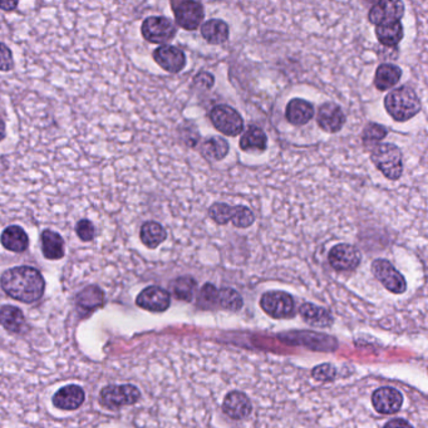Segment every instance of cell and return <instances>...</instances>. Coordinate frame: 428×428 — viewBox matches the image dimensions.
Segmentation results:
<instances>
[{
  "label": "cell",
  "instance_id": "8fae6325",
  "mask_svg": "<svg viewBox=\"0 0 428 428\" xmlns=\"http://www.w3.org/2000/svg\"><path fill=\"white\" fill-rule=\"evenodd\" d=\"M173 14L176 18V22L181 28L186 30H195L204 20V6L197 1H177L172 3Z\"/></svg>",
  "mask_w": 428,
  "mask_h": 428
},
{
  "label": "cell",
  "instance_id": "f1b7e54d",
  "mask_svg": "<svg viewBox=\"0 0 428 428\" xmlns=\"http://www.w3.org/2000/svg\"><path fill=\"white\" fill-rule=\"evenodd\" d=\"M376 35H377L379 43L383 46H397L403 38V27L401 22L377 25Z\"/></svg>",
  "mask_w": 428,
  "mask_h": 428
},
{
  "label": "cell",
  "instance_id": "4fadbf2b",
  "mask_svg": "<svg viewBox=\"0 0 428 428\" xmlns=\"http://www.w3.org/2000/svg\"><path fill=\"white\" fill-rule=\"evenodd\" d=\"M136 304L145 310L162 313L170 307L171 297L169 291L162 289L160 286H149L138 294Z\"/></svg>",
  "mask_w": 428,
  "mask_h": 428
},
{
  "label": "cell",
  "instance_id": "e0dca14e",
  "mask_svg": "<svg viewBox=\"0 0 428 428\" xmlns=\"http://www.w3.org/2000/svg\"><path fill=\"white\" fill-rule=\"evenodd\" d=\"M223 410L233 420H244L252 413V401L245 393L233 391L225 397Z\"/></svg>",
  "mask_w": 428,
  "mask_h": 428
},
{
  "label": "cell",
  "instance_id": "30bf717a",
  "mask_svg": "<svg viewBox=\"0 0 428 428\" xmlns=\"http://www.w3.org/2000/svg\"><path fill=\"white\" fill-rule=\"evenodd\" d=\"M328 260L331 268L338 271H353L360 267L362 254L350 244H338L331 247Z\"/></svg>",
  "mask_w": 428,
  "mask_h": 428
},
{
  "label": "cell",
  "instance_id": "7c38bea8",
  "mask_svg": "<svg viewBox=\"0 0 428 428\" xmlns=\"http://www.w3.org/2000/svg\"><path fill=\"white\" fill-rule=\"evenodd\" d=\"M403 14H405V4L402 1L384 0L372 6L368 18L372 24L382 25V24L400 22Z\"/></svg>",
  "mask_w": 428,
  "mask_h": 428
},
{
  "label": "cell",
  "instance_id": "7a4b0ae2",
  "mask_svg": "<svg viewBox=\"0 0 428 428\" xmlns=\"http://www.w3.org/2000/svg\"><path fill=\"white\" fill-rule=\"evenodd\" d=\"M384 107L397 122L411 120L421 111V101L410 87H400L389 92L384 98Z\"/></svg>",
  "mask_w": 428,
  "mask_h": 428
},
{
  "label": "cell",
  "instance_id": "ba28073f",
  "mask_svg": "<svg viewBox=\"0 0 428 428\" xmlns=\"http://www.w3.org/2000/svg\"><path fill=\"white\" fill-rule=\"evenodd\" d=\"M372 273L387 291L393 294H402L407 289L405 276L401 274L389 260L384 259L374 260L372 263Z\"/></svg>",
  "mask_w": 428,
  "mask_h": 428
},
{
  "label": "cell",
  "instance_id": "44dd1931",
  "mask_svg": "<svg viewBox=\"0 0 428 428\" xmlns=\"http://www.w3.org/2000/svg\"><path fill=\"white\" fill-rule=\"evenodd\" d=\"M299 314L304 319V322H307L309 326H312L326 328V326H331L334 323V318L331 317V313L326 309L317 307L312 302L302 304L299 309Z\"/></svg>",
  "mask_w": 428,
  "mask_h": 428
},
{
  "label": "cell",
  "instance_id": "9c48e42d",
  "mask_svg": "<svg viewBox=\"0 0 428 428\" xmlns=\"http://www.w3.org/2000/svg\"><path fill=\"white\" fill-rule=\"evenodd\" d=\"M143 38L154 44H164L175 38L177 29L169 18L149 17L143 22Z\"/></svg>",
  "mask_w": 428,
  "mask_h": 428
},
{
  "label": "cell",
  "instance_id": "277c9868",
  "mask_svg": "<svg viewBox=\"0 0 428 428\" xmlns=\"http://www.w3.org/2000/svg\"><path fill=\"white\" fill-rule=\"evenodd\" d=\"M209 216L219 225H225L233 220L236 228H246L252 226L255 216L246 206H230L223 202H216L209 209Z\"/></svg>",
  "mask_w": 428,
  "mask_h": 428
},
{
  "label": "cell",
  "instance_id": "5bb4252c",
  "mask_svg": "<svg viewBox=\"0 0 428 428\" xmlns=\"http://www.w3.org/2000/svg\"><path fill=\"white\" fill-rule=\"evenodd\" d=\"M403 397L398 389L393 387H381L372 396V405L381 415H393L400 411Z\"/></svg>",
  "mask_w": 428,
  "mask_h": 428
},
{
  "label": "cell",
  "instance_id": "9a60e30c",
  "mask_svg": "<svg viewBox=\"0 0 428 428\" xmlns=\"http://www.w3.org/2000/svg\"><path fill=\"white\" fill-rule=\"evenodd\" d=\"M154 59L161 68L170 73H178L186 66L185 53L173 46H161L154 49Z\"/></svg>",
  "mask_w": 428,
  "mask_h": 428
},
{
  "label": "cell",
  "instance_id": "836d02e7",
  "mask_svg": "<svg viewBox=\"0 0 428 428\" xmlns=\"http://www.w3.org/2000/svg\"><path fill=\"white\" fill-rule=\"evenodd\" d=\"M313 377L318 381L322 382H326V381H333L336 376H337V371L336 368L331 365H317L313 372H312Z\"/></svg>",
  "mask_w": 428,
  "mask_h": 428
},
{
  "label": "cell",
  "instance_id": "8992f818",
  "mask_svg": "<svg viewBox=\"0 0 428 428\" xmlns=\"http://www.w3.org/2000/svg\"><path fill=\"white\" fill-rule=\"evenodd\" d=\"M210 120L212 125L216 127L217 131L226 136L235 137L244 130V121L238 111L226 104H219L210 112Z\"/></svg>",
  "mask_w": 428,
  "mask_h": 428
},
{
  "label": "cell",
  "instance_id": "74e56055",
  "mask_svg": "<svg viewBox=\"0 0 428 428\" xmlns=\"http://www.w3.org/2000/svg\"><path fill=\"white\" fill-rule=\"evenodd\" d=\"M384 428H413L412 427L411 423L407 422L405 420H402V418H396V420H392V421H389Z\"/></svg>",
  "mask_w": 428,
  "mask_h": 428
},
{
  "label": "cell",
  "instance_id": "2e32d148",
  "mask_svg": "<svg viewBox=\"0 0 428 428\" xmlns=\"http://www.w3.org/2000/svg\"><path fill=\"white\" fill-rule=\"evenodd\" d=\"M346 114L342 109L336 104V103L326 102L320 106L317 116V122L318 126L323 131L329 132V133H336L341 131L343 126L346 125Z\"/></svg>",
  "mask_w": 428,
  "mask_h": 428
},
{
  "label": "cell",
  "instance_id": "83f0119b",
  "mask_svg": "<svg viewBox=\"0 0 428 428\" xmlns=\"http://www.w3.org/2000/svg\"><path fill=\"white\" fill-rule=\"evenodd\" d=\"M140 238H141L143 245L147 246L149 249H156L165 241L167 233L160 224L149 221V223L143 224Z\"/></svg>",
  "mask_w": 428,
  "mask_h": 428
},
{
  "label": "cell",
  "instance_id": "f546056e",
  "mask_svg": "<svg viewBox=\"0 0 428 428\" xmlns=\"http://www.w3.org/2000/svg\"><path fill=\"white\" fill-rule=\"evenodd\" d=\"M228 152V143L223 137H210L201 145V154L209 161H221Z\"/></svg>",
  "mask_w": 428,
  "mask_h": 428
},
{
  "label": "cell",
  "instance_id": "52a82bcc",
  "mask_svg": "<svg viewBox=\"0 0 428 428\" xmlns=\"http://www.w3.org/2000/svg\"><path fill=\"white\" fill-rule=\"evenodd\" d=\"M260 305L267 314L276 319L291 318L295 313L294 299L286 291H273L265 293L260 300Z\"/></svg>",
  "mask_w": 428,
  "mask_h": 428
},
{
  "label": "cell",
  "instance_id": "f35d334b",
  "mask_svg": "<svg viewBox=\"0 0 428 428\" xmlns=\"http://www.w3.org/2000/svg\"><path fill=\"white\" fill-rule=\"evenodd\" d=\"M18 6V1H1L0 8L4 11H13Z\"/></svg>",
  "mask_w": 428,
  "mask_h": 428
},
{
  "label": "cell",
  "instance_id": "e575fe53",
  "mask_svg": "<svg viewBox=\"0 0 428 428\" xmlns=\"http://www.w3.org/2000/svg\"><path fill=\"white\" fill-rule=\"evenodd\" d=\"M75 233L78 235V238H80L82 241H91L93 238H94V234H96V230H94V226H93V224L90 221V220H80V223L77 224V226H75Z\"/></svg>",
  "mask_w": 428,
  "mask_h": 428
},
{
  "label": "cell",
  "instance_id": "7402d4cb",
  "mask_svg": "<svg viewBox=\"0 0 428 428\" xmlns=\"http://www.w3.org/2000/svg\"><path fill=\"white\" fill-rule=\"evenodd\" d=\"M77 308L82 310V314L87 315L101 308L104 304V294L102 289L96 286H87L77 297Z\"/></svg>",
  "mask_w": 428,
  "mask_h": 428
},
{
  "label": "cell",
  "instance_id": "d4e9b609",
  "mask_svg": "<svg viewBox=\"0 0 428 428\" xmlns=\"http://www.w3.org/2000/svg\"><path fill=\"white\" fill-rule=\"evenodd\" d=\"M402 71L394 64H381L376 71L374 86L378 91H389L400 82Z\"/></svg>",
  "mask_w": 428,
  "mask_h": 428
},
{
  "label": "cell",
  "instance_id": "4316f807",
  "mask_svg": "<svg viewBox=\"0 0 428 428\" xmlns=\"http://www.w3.org/2000/svg\"><path fill=\"white\" fill-rule=\"evenodd\" d=\"M268 147V137L260 127L250 126L240 138V149L244 151L257 149L263 152Z\"/></svg>",
  "mask_w": 428,
  "mask_h": 428
},
{
  "label": "cell",
  "instance_id": "ffe728a7",
  "mask_svg": "<svg viewBox=\"0 0 428 428\" xmlns=\"http://www.w3.org/2000/svg\"><path fill=\"white\" fill-rule=\"evenodd\" d=\"M0 243L9 252H23L28 249L29 238L23 228L17 225H13V226H8L1 233Z\"/></svg>",
  "mask_w": 428,
  "mask_h": 428
},
{
  "label": "cell",
  "instance_id": "1f68e13d",
  "mask_svg": "<svg viewBox=\"0 0 428 428\" xmlns=\"http://www.w3.org/2000/svg\"><path fill=\"white\" fill-rule=\"evenodd\" d=\"M215 304L223 307L224 309L231 310V312H238L243 308L244 300L238 291L231 288H224V289L217 291Z\"/></svg>",
  "mask_w": 428,
  "mask_h": 428
},
{
  "label": "cell",
  "instance_id": "4dcf8cb0",
  "mask_svg": "<svg viewBox=\"0 0 428 428\" xmlns=\"http://www.w3.org/2000/svg\"><path fill=\"white\" fill-rule=\"evenodd\" d=\"M197 288L196 280L190 276H181L173 280L171 284L172 294L175 298L183 300V302H191L194 299L195 291Z\"/></svg>",
  "mask_w": 428,
  "mask_h": 428
},
{
  "label": "cell",
  "instance_id": "d6a6232c",
  "mask_svg": "<svg viewBox=\"0 0 428 428\" xmlns=\"http://www.w3.org/2000/svg\"><path fill=\"white\" fill-rule=\"evenodd\" d=\"M389 135V130L378 123H368L363 131V142L365 146L378 142Z\"/></svg>",
  "mask_w": 428,
  "mask_h": 428
},
{
  "label": "cell",
  "instance_id": "603a6c76",
  "mask_svg": "<svg viewBox=\"0 0 428 428\" xmlns=\"http://www.w3.org/2000/svg\"><path fill=\"white\" fill-rule=\"evenodd\" d=\"M0 324L11 333H23L27 331V322L23 312L13 305H4L0 309Z\"/></svg>",
  "mask_w": 428,
  "mask_h": 428
},
{
  "label": "cell",
  "instance_id": "ac0fdd59",
  "mask_svg": "<svg viewBox=\"0 0 428 428\" xmlns=\"http://www.w3.org/2000/svg\"><path fill=\"white\" fill-rule=\"evenodd\" d=\"M85 391L80 386L71 384L59 389L57 393L53 396V405L61 410L72 411L80 408L85 402Z\"/></svg>",
  "mask_w": 428,
  "mask_h": 428
},
{
  "label": "cell",
  "instance_id": "5b68a950",
  "mask_svg": "<svg viewBox=\"0 0 428 428\" xmlns=\"http://www.w3.org/2000/svg\"><path fill=\"white\" fill-rule=\"evenodd\" d=\"M141 398V392L136 386L122 384L104 387L99 393V402L103 407L109 410H118L125 405L137 403Z\"/></svg>",
  "mask_w": 428,
  "mask_h": 428
},
{
  "label": "cell",
  "instance_id": "d6986e66",
  "mask_svg": "<svg viewBox=\"0 0 428 428\" xmlns=\"http://www.w3.org/2000/svg\"><path fill=\"white\" fill-rule=\"evenodd\" d=\"M286 117L294 126L307 125L314 117V107L305 99L294 98L286 106Z\"/></svg>",
  "mask_w": 428,
  "mask_h": 428
},
{
  "label": "cell",
  "instance_id": "6da1fadb",
  "mask_svg": "<svg viewBox=\"0 0 428 428\" xmlns=\"http://www.w3.org/2000/svg\"><path fill=\"white\" fill-rule=\"evenodd\" d=\"M1 289L18 302L32 304L44 294L46 283L39 271L30 267L8 269L0 278Z\"/></svg>",
  "mask_w": 428,
  "mask_h": 428
},
{
  "label": "cell",
  "instance_id": "484cf974",
  "mask_svg": "<svg viewBox=\"0 0 428 428\" xmlns=\"http://www.w3.org/2000/svg\"><path fill=\"white\" fill-rule=\"evenodd\" d=\"M201 35L210 44H223L228 38V25L220 19H212L201 27Z\"/></svg>",
  "mask_w": 428,
  "mask_h": 428
},
{
  "label": "cell",
  "instance_id": "8d00e7d4",
  "mask_svg": "<svg viewBox=\"0 0 428 428\" xmlns=\"http://www.w3.org/2000/svg\"><path fill=\"white\" fill-rule=\"evenodd\" d=\"M195 85L197 87H201L204 90H210L214 86V77L210 73H200V75L195 77Z\"/></svg>",
  "mask_w": 428,
  "mask_h": 428
},
{
  "label": "cell",
  "instance_id": "ab89813d",
  "mask_svg": "<svg viewBox=\"0 0 428 428\" xmlns=\"http://www.w3.org/2000/svg\"><path fill=\"white\" fill-rule=\"evenodd\" d=\"M6 137V123L4 121L0 120V141Z\"/></svg>",
  "mask_w": 428,
  "mask_h": 428
},
{
  "label": "cell",
  "instance_id": "3957f363",
  "mask_svg": "<svg viewBox=\"0 0 428 428\" xmlns=\"http://www.w3.org/2000/svg\"><path fill=\"white\" fill-rule=\"evenodd\" d=\"M371 160L384 176L396 181L402 176V152L393 143H382L372 151Z\"/></svg>",
  "mask_w": 428,
  "mask_h": 428
},
{
  "label": "cell",
  "instance_id": "cb8c5ba5",
  "mask_svg": "<svg viewBox=\"0 0 428 428\" xmlns=\"http://www.w3.org/2000/svg\"><path fill=\"white\" fill-rule=\"evenodd\" d=\"M42 240V252L48 260H59L64 257V241L61 235L51 231L44 230L40 235Z\"/></svg>",
  "mask_w": 428,
  "mask_h": 428
},
{
  "label": "cell",
  "instance_id": "d590c367",
  "mask_svg": "<svg viewBox=\"0 0 428 428\" xmlns=\"http://www.w3.org/2000/svg\"><path fill=\"white\" fill-rule=\"evenodd\" d=\"M13 68L12 51L4 43H0V71L8 72Z\"/></svg>",
  "mask_w": 428,
  "mask_h": 428
}]
</instances>
